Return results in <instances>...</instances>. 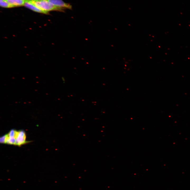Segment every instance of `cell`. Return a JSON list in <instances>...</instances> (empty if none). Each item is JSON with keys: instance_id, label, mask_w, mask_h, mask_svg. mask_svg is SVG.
Wrapping results in <instances>:
<instances>
[{"instance_id": "obj_1", "label": "cell", "mask_w": 190, "mask_h": 190, "mask_svg": "<svg viewBox=\"0 0 190 190\" xmlns=\"http://www.w3.org/2000/svg\"><path fill=\"white\" fill-rule=\"evenodd\" d=\"M32 2L37 7L48 12L51 11L64 12V9L55 6L49 2L48 0H31Z\"/></svg>"}, {"instance_id": "obj_2", "label": "cell", "mask_w": 190, "mask_h": 190, "mask_svg": "<svg viewBox=\"0 0 190 190\" xmlns=\"http://www.w3.org/2000/svg\"><path fill=\"white\" fill-rule=\"evenodd\" d=\"M48 1L56 7L63 8L72 10V6L64 2L63 0H48Z\"/></svg>"}, {"instance_id": "obj_3", "label": "cell", "mask_w": 190, "mask_h": 190, "mask_svg": "<svg viewBox=\"0 0 190 190\" xmlns=\"http://www.w3.org/2000/svg\"><path fill=\"white\" fill-rule=\"evenodd\" d=\"M26 135L25 132L23 130L17 131L16 137L15 145L20 146L27 143L26 141Z\"/></svg>"}, {"instance_id": "obj_4", "label": "cell", "mask_w": 190, "mask_h": 190, "mask_svg": "<svg viewBox=\"0 0 190 190\" xmlns=\"http://www.w3.org/2000/svg\"><path fill=\"white\" fill-rule=\"evenodd\" d=\"M24 6L36 12L45 14L48 13V12L44 11L37 7L32 2L31 0H26Z\"/></svg>"}, {"instance_id": "obj_5", "label": "cell", "mask_w": 190, "mask_h": 190, "mask_svg": "<svg viewBox=\"0 0 190 190\" xmlns=\"http://www.w3.org/2000/svg\"><path fill=\"white\" fill-rule=\"evenodd\" d=\"M26 0H6L13 7L24 6Z\"/></svg>"}, {"instance_id": "obj_6", "label": "cell", "mask_w": 190, "mask_h": 190, "mask_svg": "<svg viewBox=\"0 0 190 190\" xmlns=\"http://www.w3.org/2000/svg\"><path fill=\"white\" fill-rule=\"evenodd\" d=\"M16 138L15 137H9L8 136L7 138L6 143L8 144L15 145Z\"/></svg>"}, {"instance_id": "obj_7", "label": "cell", "mask_w": 190, "mask_h": 190, "mask_svg": "<svg viewBox=\"0 0 190 190\" xmlns=\"http://www.w3.org/2000/svg\"><path fill=\"white\" fill-rule=\"evenodd\" d=\"M0 5L1 7L5 8H11L13 7L8 3L6 1L0 2Z\"/></svg>"}, {"instance_id": "obj_8", "label": "cell", "mask_w": 190, "mask_h": 190, "mask_svg": "<svg viewBox=\"0 0 190 190\" xmlns=\"http://www.w3.org/2000/svg\"><path fill=\"white\" fill-rule=\"evenodd\" d=\"M17 131L12 129L7 134L8 136L9 137H15L16 138Z\"/></svg>"}, {"instance_id": "obj_9", "label": "cell", "mask_w": 190, "mask_h": 190, "mask_svg": "<svg viewBox=\"0 0 190 190\" xmlns=\"http://www.w3.org/2000/svg\"><path fill=\"white\" fill-rule=\"evenodd\" d=\"M7 137V134L1 137L0 138V142L1 143H6V140Z\"/></svg>"}, {"instance_id": "obj_10", "label": "cell", "mask_w": 190, "mask_h": 190, "mask_svg": "<svg viewBox=\"0 0 190 190\" xmlns=\"http://www.w3.org/2000/svg\"><path fill=\"white\" fill-rule=\"evenodd\" d=\"M0 2L3 1H6V0H0Z\"/></svg>"}]
</instances>
